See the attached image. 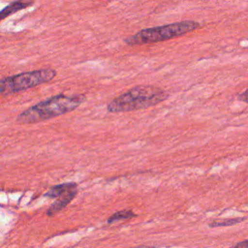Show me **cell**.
Segmentation results:
<instances>
[{
	"instance_id": "6da1fadb",
	"label": "cell",
	"mask_w": 248,
	"mask_h": 248,
	"mask_svg": "<svg viewBox=\"0 0 248 248\" xmlns=\"http://www.w3.org/2000/svg\"><path fill=\"white\" fill-rule=\"evenodd\" d=\"M86 100L83 94H58L39 102L20 112L16 117L18 124H31L48 120L73 111Z\"/></svg>"
},
{
	"instance_id": "7a4b0ae2",
	"label": "cell",
	"mask_w": 248,
	"mask_h": 248,
	"mask_svg": "<svg viewBox=\"0 0 248 248\" xmlns=\"http://www.w3.org/2000/svg\"><path fill=\"white\" fill-rule=\"evenodd\" d=\"M169 93L153 85L135 86L112 99L107 106L109 112H128L147 108L168 99Z\"/></svg>"
},
{
	"instance_id": "3957f363",
	"label": "cell",
	"mask_w": 248,
	"mask_h": 248,
	"mask_svg": "<svg viewBox=\"0 0 248 248\" xmlns=\"http://www.w3.org/2000/svg\"><path fill=\"white\" fill-rule=\"evenodd\" d=\"M200 27L201 24L195 20L177 21L166 25L141 29L134 35L127 37L124 40V43L127 46H134L164 42L195 31Z\"/></svg>"
},
{
	"instance_id": "277c9868",
	"label": "cell",
	"mask_w": 248,
	"mask_h": 248,
	"mask_svg": "<svg viewBox=\"0 0 248 248\" xmlns=\"http://www.w3.org/2000/svg\"><path fill=\"white\" fill-rule=\"evenodd\" d=\"M56 75V70L46 68L4 77L0 80V93L2 96H6L27 90L50 81Z\"/></svg>"
},
{
	"instance_id": "5b68a950",
	"label": "cell",
	"mask_w": 248,
	"mask_h": 248,
	"mask_svg": "<svg viewBox=\"0 0 248 248\" xmlns=\"http://www.w3.org/2000/svg\"><path fill=\"white\" fill-rule=\"evenodd\" d=\"M78 194V189L72 190L62 196H60L53 203H51V205L46 209V215L47 216H53L56 213H58L59 211H61L63 208H65L72 201L73 199L76 197V195Z\"/></svg>"
},
{
	"instance_id": "8992f818",
	"label": "cell",
	"mask_w": 248,
	"mask_h": 248,
	"mask_svg": "<svg viewBox=\"0 0 248 248\" xmlns=\"http://www.w3.org/2000/svg\"><path fill=\"white\" fill-rule=\"evenodd\" d=\"M34 3H35V0H15L1 10L0 18L3 20L6 17L12 16L13 14L18 11L31 7L32 5H34Z\"/></svg>"
},
{
	"instance_id": "52a82bcc",
	"label": "cell",
	"mask_w": 248,
	"mask_h": 248,
	"mask_svg": "<svg viewBox=\"0 0 248 248\" xmlns=\"http://www.w3.org/2000/svg\"><path fill=\"white\" fill-rule=\"evenodd\" d=\"M78 189V184L76 182H68V183H62L58 185H54L49 190L44 194L46 198H59L60 196L72 191Z\"/></svg>"
},
{
	"instance_id": "ba28073f",
	"label": "cell",
	"mask_w": 248,
	"mask_h": 248,
	"mask_svg": "<svg viewBox=\"0 0 248 248\" xmlns=\"http://www.w3.org/2000/svg\"><path fill=\"white\" fill-rule=\"evenodd\" d=\"M137 214H135L132 210L129 209H124V210H119L114 212L112 215H110L107 222L108 224H113L115 222H119V221H123V220H129L131 218L136 217Z\"/></svg>"
},
{
	"instance_id": "9c48e42d",
	"label": "cell",
	"mask_w": 248,
	"mask_h": 248,
	"mask_svg": "<svg viewBox=\"0 0 248 248\" xmlns=\"http://www.w3.org/2000/svg\"><path fill=\"white\" fill-rule=\"evenodd\" d=\"M245 218L243 217H237V218H232V219H225L222 221H214L209 224L210 228H217V227H228V226H233L238 223H241L244 221Z\"/></svg>"
},
{
	"instance_id": "30bf717a",
	"label": "cell",
	"mask_w": 248,
	"mask_h": 248,
	"mask_svg": "<svg viewBox=\"0 0 248 248\" xmlns=\"http://www.w3.org/2000/svg\"><path fill=\"white\" fill-rule=\"evenodd\" d=\"M237 99L239 101H242V102L248 104V89H246L243 92H241L240 94H238L237 95Z\"/></svg>"
},
{
	"instance_id": "8fae6325",
	"label": "cell",
	"mask_w": 248,
	"mask_h": 248,
	"mask_svg": "<svg viewBox=\"0 0 248 248\" xmlns=\"http://www.w3.org/2000/svg\"><path fill=\"white\" fill-rule=\"evenodd\" d=\"M230 248H248V239L240 241L238 243H236L235 245L230 247Z\"/></svg>"
},
{
	"instance_id": "7c38bea8",
	"label": "cell",
	"mask_w": 248,
	"mask_h": 248,
	"mask_svg": "<svg viewBox=\"0 0 248 248\" xmlns=\"http://www.w3.org/2000/svg\"><path fill=\"white\" fill-rule=\"evenodd\" d=\"M131 248H156V247L150 246V245H140V246H135V247H131Z\"/></svg>"
}]
</instances>
